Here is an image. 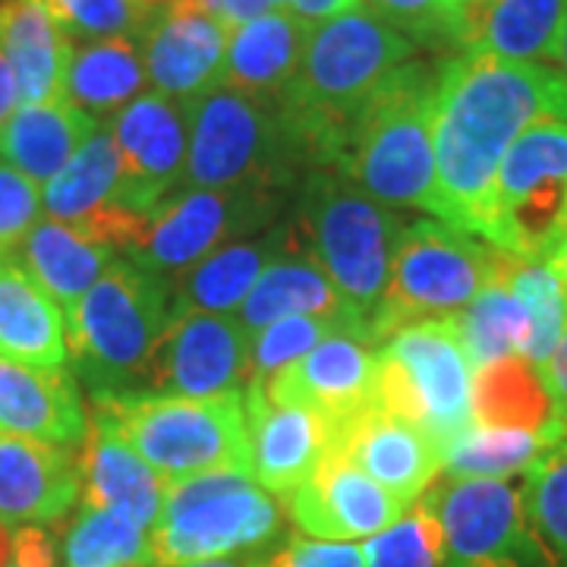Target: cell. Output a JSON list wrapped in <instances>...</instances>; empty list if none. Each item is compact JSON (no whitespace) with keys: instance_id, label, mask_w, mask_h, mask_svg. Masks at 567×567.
Listing matches in <instances>:
<instances>
[{"instance_id":"obj_1","label":"cell","mask_w":567,"mask_h":567,"mask_svg":"<svg viewBox=\"0 0 567 567\" xmlns=\"http://www.w3.org/2000/svg\"><path fill=\"white\" fill-rule=\"evenodd\" d=\"M543 117L567 121V82L555 66L492 54L442 63L432 104L439 218L486 240L498 167Z\"/></svg>"},{"instance_id":"obj_2","label":"cell","mask_w":567,"mask_h":567,"mask_svg":"<svg viewBox=\"0 0 567 567\" xmlns=\"http://www.w3.org/2000/svg\"><path fill=\"white\" fill-rule=\"evenodd\" d=\"M413 48L360 3L309 29L300 70L278 95L309 171L341 167L357 117L413 61Z\"/></svg>"},{"instance_id":"obj_3","label":"cell","mask_w":567,"mask_h":567,"mask_svg":"<svg viewBox=\"0 0 567 567\" xmlns=\"http://www.w3.org/2000/svg\"><path fill=\"white\" fill-rule=\"evenodd\" d=\"M66 353L92 398L148 388L152 357L171 322V284L133 262H111L66 316Z\"/></svg>"},{"instance_id":"obj_4","label":"cell","mask_w":567,"mask_h":567,"mask_svg":"<svg viewBox=\"0 0 567 567\" xmlns=\"http://www.w3.org/2000/svg\"><path fill=\"white\" fill-rule=\"evenodd\" d=\"M435 80L439 70L410 61L365 104L350 130L338 171L382 205L439 215L432 148Z\"/></svg>"},{"instance_id":"obj_5","label":"cell","mask_w":567,"mask_h":567,"mask_svg":"<svg viewBox=\"0 0 567 567\" xmlns=\"http://www.w3.org/2000/svg\"><path fill=\"white\" fill-rule=\"evenodd\" d=\"M401 230V221L385 205L347 181L341 171L316 167L306 174L290 240L303 244L306 259L319 265L369 322L382 303Z\"/></svg>"},{"instance_id":"obj_6","label":"cell","mask_w":567,"mask_h":567,"mask_svg":"<svg viewBox=\"0 0 567 567\" xmlns=\"http://www.w3.org/2000/svg\"><path fill=\"white\" fill-rule=\"evenodd\" d=\"M246 391L218 398L181 394H111L92 398L117 425L126 445L152 466L164 483L199 473H249V432H246Z\"/></svg>"},{"instance_id":"obj_7","label":"cell","mask_w":567,"mask_h":567,"mask_svg":"<svg viewBox=\"0 0 567 567\" xmlns=\"http://www.w3.org/2000/svg\"><path fill=\"white\" fill-rule=\"evenodd\" d=\"M303 167L278 99L218 85L189 102L186 186L278 193Z\"/></svg>"},{"instance_id":"obj_8","label":"cell","mask_w":567,"mask_h":567,"mask_svg":"<svg viewBox=\"0 0 567 567\" xmlns=\"http://www.w3.org/2000/svg\"><path fill=\"white\" fill-rule=\"evenodd\" d=\"M281 529V507L249 473L218 470L164 483L158 517L148 529V561L186 567L256 551Z\"/></svg>"},{"instance_id":"obj_9","label":"cell","mask_w":567,"mask_h":567,"mask_svg":"<svg viewBox=\"0 0 567 567\" xmlns=\"http://www.w3.org/2000/svg\"><path fill=\"white\" fill-rule=\"evenodd\" d=\"M473 375L451 316L404 324L379 344L375 404L420 425L445 454L476 425Z\"/></svg>"},{"instance_id":"obj_10","label":"cell","mask_w":567,"mask_h":567,"mask_svg":"<svg viewBox=\"0 0 567 567\" xmlns=\"http://www.w3.org/2000/svg\"><path fill=\"white\" fill-rule=\"evenodd\" d=\"M498 252L502 249L480 244L470 230L447 221L404 227L382 303L369 319L372 341L382 344L404 324L457 316L486 284L495 281Z\"/></svg>"},{"instance_id":"obj_11","label":"cell","mask_w":567,"mask_h":567,"mask_svg":"<svg viewBox=\"0 0 567 567\" xmlns=\"http://www.w3.org/2000/svg\"><path fill=\"white\" fill-rule=\"evenodd\" d=\"M567 230V121L543 117L507 148L495 177L486 244L548 262Z\"/></svg>"},{"instance_id":"obj_12","label":"cell","mask_w":567,"mask_h":567,"mask_svg":"<svg viewBox=\"0 0 567 567\" xmlns=\"http://www.w3.org/2000/svg\"><path fill=\"white\" fill-rule=\"evenodd\" d=\"M425 502L445 533V567H558L511 480L442 476Z\"/></svg>"},{"instance_id":"obj_13","label":"cell","mask_w":567,"mask_h":567,"mask_svg":"<svg viewBox=\"0 0 567 567\" xmlns=\"http://www.w3.org/2000/svg\"><path fill=\"white\" fill-rule=\"evenodd\" d=\"M278 208V193L268 189H196L171 193L155 212L130 262L142 271L174 281L215 249L237 244L259 230Z\"/></svg>"},{"instance_id":"obj_14","label":"cell","mask_w":567,"mask_h":567,"mask_svg":"<svg viewBox=\"0 0 567 567\" xmlns=\"http://www.w3.org/2000/svg\"><path fill=\"white\" fill-rule=\"evenodd\" d=\"M111 133L121 152L117 203L152 215L177 189L189 152V102L145 92L114 114Z\"/></svg>"},{"instance_id":"obj_15","label":"cell","mask_w":567,"mask_h":567,"mask_svg":"<svg viewBox=\"0 0 567 567\" xmlns=\"http://www.w3.org/2000/svg\"><path fill=\"white\" fill-rule=\"evenodd\" d=\"M249 385V334L234 316H171L152 357L148 388L155 394L218 398Z\"/></svg>"},{"instance_id":"obj_16","label":"cell","mask_w":567,"mask_h":567,"mask_svg":"<svg viewBox=\"0 0 567 567\" xmlns=\"http://www.w3.org/2000/svg\"><path fill=\"white\" fill-rule=\"evenodd\" d=\"M259 388L278 404H297L322 413L338 429L375 404L379 344L365 331H334Z\"/></svg>"},{"instance_id":"obj_17","label":"cell","mask_w":567,"mask_h":567,"mask_svg":"<svg viewBox=\"0 0 567 567\" xmlns=\"http://www.w3.org/2000/svg\"><path fill=\"white\" fill-rule=\"evenodd\" d=\"M230 29L199 0H174L142 32V61L155 92L196 102L224 80Z\"/></svg>"},{"instance_id":"obj_18","label":"cell","mask_w":567,"mask_h":567,"mask_svg":"<svg viewBox=\"0 0 567 567\" xmlns=\"http://www.w3.org/2000/svg\"><path fill=\"white\" fill-rule=\"evenodd\" d=\"M287 511L290 520L312 539L353 543L398 524L406 505L341 454L328 451L319 466L293 488Z\"/></svg>"},{"instance_id":"obj_19","label":"cell","mask_w":567,"mask_h":567,"mask_svg":"<svg viewBox=\"0 0 567 567\" xmlns=\"http://www.w3.org/2000/svg\"><path fill=\"white\" fill-rule=\"evenodd\" d=\"M331 451L363 470L372 483L391 492L406 507L442 473V451L416 423L372 404L334 429Z\"/></svg>"},{"instance_id":"obj_20","label":"cell","mask_w":567,"mask_h":567,"mask_svg":"<svg viewBox=\"0 0 567 567\" xmlns=\"http://www.w3.org/2000/svg\"><path fill=\"white\" fill-rule=\"evenodd\" d=\"M249 476L271 495L290 498L293 488L331 451L334 425L322 413L297 404H278L259 385H246Z\"/></svg>"},{"instance_id":"obj_21","label":"cell","mask_w":567,"mask_h":567,"mask_svg":"<svg viewBox=\"0 0 567 567\" xmlns=\"http://www.w3.org/2000/svg\"><path fill=\"white\" fill-rule=\"evenodd\" d=\"M80 454L25 435L0 432V524L44 527L80 502Z\"/></svg>"},{"instance_id":"obj_22","label":"cell","mask_w":567,"mask_h":567,"mask_svg":"<svg viewBox=\"0 0 567 567\" xmlns=\"http://www.w3.org/2000/svg\"><path fill=\"white\" fill-rule=\"evenodd\" d=\"M565 20L567 0H466L454 7L451 44L464 54L551 66Z\"/></svg>"},{"instance_id":"obj_23","label":"cell","mask_w":567,"mask_h":567,"mask_svg":"<svg viewBox=\"0 0 567 567\" xmlns=\"http://www.w3.org/2000/svg\"><path fill=\"white\" fill-rule=\"evenodd\" d=\"M82 505L111 507L152 529L164 498V480L126 445L102 410L92 413L80 447Z\"/></svg>"},{"instance_id":"obj_24","label":"cell","mask_w":567,"mask_h":567,"mask_svg":"<svg viewBox=\"0 0 567 567\" xmlns=\"http://www.w3.org/2000/svg\"><path fill=\"white\" fill-rule=\"evenodd\" d=\"M76 382L63 369H41L0 357V432L51 445H76L85 435Z\"/></svg>"},{"instance_id":"obj_25","label":"cell","mask_w":567,"mask_h":567,"mask_svg":"<svg viewBox=\"0 0 567 567\" xmlns=\"http://www.w3.org/2000/svg\"><path fill=\"white\" fill-rule=\"evenodd\" d=\"M0 51L22 104L61 102L73 39L41 0H0Z\"/></svg>"},{"instance_id":"obj_26","label":"cell","mask_w":567,"mask_h":567,"mask_svg":"<svg viewBox=\"0 0 567 567\" xmlns=\"http://www.w3.org/2000/svg\"><path fill=\"white\" fill-rule=\"evenodd\" d=\"M0 357L41 369H63L70 360L63 309L17 252H0Z\"/></svg>"},{"instance_id":"obj_27","label":"cell","mask_w":567,"mask_h":567,"mask_svg":"<svg viewBox=\"0 0 567 567\" xmlns=\"http://www.w3.org/2000/svg\"><path fill=\"white\" fill-rule=\"evenodd\" d=\"M309 29L312 25L287 7H275L262 17L230 29L221 85L262 99H278L300 70Z\"/></svg>"},{"instance_id":"obj_28","label":"cell","mask_w":567,"mask_h":567,"mask_svg":"<svg viewBox=\"0 0 567 567\" xmlns=\"http://www.w3.org/2000/svg\"><path fill=\"white\" fill-rule=\"evenodd\" d=\"M473 423L486 429H524L548 445L567 439V425L548 391L546 375L524 353H511L476 369L473 375Z\"/></svg>"},{"instance_id":"obj_29","label":"cell","mask_w":567,"mask_h":567,"mask_svg":"<svg viewBox=\"0 0 567 567\" xmlns=\"http://www.w3.org/2000/svg\"><path fill=\"white\" fill-rule=\"evenodd\" d=\"M290 246L284 230H271L256 240H237L203 262L186 268L171 281V316L183 312H208V316H234L249 290L256 287L265 265H271Z\"/></svg>"},{"instance_id":"obj_30","label":"cell","mask_w":567,"mask_h":567,"mask_svg":"<svg viewBox=\"0 0 567 567\" xmlns=\"http://www.w3.org/2000/svg\"><path fill=\"white\" fill-rule=\"evenodd\" d=\"M99 123L102 121L89 117L63 99L22 104L0 123V158L32 183H48L73 162L82 142L99 130Z\"/></svg>"},{"instance_id":"obj_31","label":"cell","mask_w":567,"mask_h":567,"mask_svg":"<svg viewBox=\"0 0 567 567\" xmlns=\"http://www.w3.org/2000/svg\"><path fill=\"white\" fill-rule=\"evenodd\" d=\"M287 316H328L365 322V316L347 303L344 293L306 256H278L275 262L265 265L244 306L234 312V319L244 324L249 338Z\"/></svg>"},{"instance_id":"obj_32","label":"cell","mask_w":567,"mask_h":567,"mask_svg":"<svg viewBox=\"0 0 567 567\" xmlns=\"http://www.w3.org/2000/svg\"><path fill=\"white\" fill-rule=\"evenodd\" d=\"M148 73L140 39H92L73 44L63 102L76 104L89 117L102 121L145 95Z\"/></svg>"},{"instance_id":"obj_33","label":"cell","mask_w":567,"mask_h":567,"mask_svg":"<svg viewBox=\"0 0 567 567\" xmlns=\"http://www.w3.org/2000/svg\"><path fill=\"white\" fill-rule=\"evenodd\" d=\"M22 268L48 290L63 316L80 303L111 265V249L85 240L61 221H39L17 249Z\"/></svg>"},{"instance_id":"obj_34","label":"cell","mask_w":567,"mask_h":567,"mask_svg":"<svg viewBox=\"0 0 567 567\" xmlns=\"http://www.w3.org/2000/svg\"><path fill=\"white\" fill-rule=\"evenodd\" d=\"M117 186H121V152L111 126L99 123V130L82 142L73 162L58 177L48 181L41 193V205L51 215V221H61L76 230L117 203Z\"/></svg>"},{"instance_id":"obj_35","label":"cell","mask_w":567,"mask_h":567,"mask_svg":"<svg viewBox=\"0 0 567 567\" xmlns=\"http://www.w3.org/2000/svg\"><path fill=\"white\" fill-rule=\"evenodd\" d=\"M451 319L473 369H483L511 353H527L529 334H533L527 306L507 290V284L498 275L473 297V303L464 306Z\"/></svg>"},{"instance_id":"obj_36","label":"cell","mask_w":567,"mask_h":567,"mask_svg":"<svg viewBox=\"0 0 567 567\" xmlns=\"http://www.w3.org/2000/svg\"><path fill=\"white\" fill-rule=\"evenodd\" d=\"M548 442L524 429H486L473 425L442 454L445 476L457 480H511L527 473L548 451Z\"/></svg>"},{"instance_id":"obj_37","label":"cell","mask_w":567,"mask_h":567,"mask_svg":"<svg viewBox=\"0 0 567 567\" xmlns=\"http://www.w3.org/2000/svg\"><path fill=\"white\" fill-rule=\"evenodd\" d=\"M498 278L507 284V290L520 303L527 306L533 334H529V347L524 357L543 369L551 357V350L561 341V331H565V287L548 262H527V259H517L507 252H498Z\"/></svg>"},{"instance_id":"obj_38","label":"cell","mask_w":567,"mask_h":567,"mask_svg":"<svg viewBox=\"0 0 567 567\" xmlns=\"http://www.w3.org/2000/svg\"><path fill=\"white\" fill-rule=\"evenodd\" d=\"M63 567H123L148 558V529L111 507L80 505L61 546Z\"/></svg>"},{"instance_id":"obj_39","label":"cell","mask_w":567,"mask_h":567,"mask_svg":"<svg viewBox=\"0 0 567 567\" xmlns=\"http://www.w3.org/2000/svg\"><path fill=\"white\" fill-rule=\"evenodd\" d=\"M365 331V322H350V319H328V316H287L271 322L262 331L249 338V385H265L275 372L284 365L306 357L316 344H322L328 334L334 331ZM372 338V334H369Z\"/></svg>"},{"instance_id":"obj_40","label":"cell","mask_w":567,"mask_h":567,"mask_svg":"<svg viewBox=\"0 0 567 567\" xmlns=\"http://www.w3.org/2000/svg\"><path fill=\"white\" fill-rule=\"evenodd\" d=\"M365 567H445V533L439 514L420 498L382 533L365 539Z\"/></svg>"},{"instance_id":"obj_41","label":"cell","mask_w":567,"mask_h":567,"mask_svg":"<svg viewBox=\"0 0 567 567\" xmlns=\"http://www.w3.org/2000/svg\"><path fill=\"white\" fill-rule=\"evenodd\" d=\"M520 488L533 527L546 539L558 567H567V439L529 466Z\"/></svg>"},{"instance_id":"obj_42","label":"cell","mask_w":567,"mask_h":567,"mask_svg":"<svg viewBox=\"0 0 567 567\" xmlns=\"http://www.w3.org/2000/svg\"><path fill=\"white\" fill-rule=\"evenodd\" d=\"M70 39H142L152 13L133 0H41Z\"/></svg>"},{"instance_id":"obj_43","label":"cell","mask_w":567,"mask_h":567,"mask_svg":"<svg viewBox=\"0 0 567 567\" xmlns=\"http://www.w3.org/2000/svg\"><path fill=\"white\" fill-rule=\"evenodd\" d=\"M413 44H451V0H357Z\"/></svg>"},{"instance_id":"obj_44","label":"cell","mask_w":567,"mask_h":567,"mask_svg":"<svg viewBox=\"0 0 567 567\" xmlns=\"http://www.w3.org/2000/svg\"><path fill=\"white\" fill-rule=\"evenodd\" d=\"M39 183L22 177L10 164H0V252H17L39 224Z\"/></svg>"},{"instance_id":"obj_45","label":"cell","mask_w":567,"mask_h":567,"mask_svg":"<svg viewBox=\"0 0 567 567\" xmlns=\"http://www.w3.org/2000/svg\"><path fill=\"white\" fill-rule=\"evenodd\" d=\"M246 567H365V558L363 548L353 543L293 536L281 548L252 558Z\"/></svg>"},{"instance_id":"obj_46","label":"cell","mask_w":567,"mask_h":567,"mask_svg":"<svg viewBox=\"0 0 567 567\" xmlns=\"http://www.w3.org/2000/svg\"><path fill=\"white\" fill-rule=\"evenodd\" d=\"M58 555H61V548L44 527H35V524L13 527L10 565L7 567H61Z\"/></svg>"},{"instance_id":"obj_47","label":"cell","mask_w":567,"mask_h":567,"mask_svg":"<svg viewBox=\"0 0 567 567\" xmlns=\"http://www.w3.org/2000/svg\"><path fill=\"white\" fill-rule=\"evenodd\" d=\"M199 3L212 17H218L227 29H237V25L256 20V17L268 13V10H275L268 0H199Z\"/></svg>"},{"instance_id":"obj_48","label":"cell","mask_w":567,"mask_h":567,"mask_svg":"<svg viewBox=\"0 0 567 567\" xmlns=\"http://www.w3.org/2000/svg\"><path fill=\"white\" fill-rule=\"evenodd\" d=\"M543 375H546L548 391H551L555 406H558V413H561V420L567 425V322L565 331H561V341L551 350L548 363L543 365Z\"/></svg>"},{"instance_id":"obj_49","label":"cell","mask_w":567,"mask_h":567,"mask_svg":"<svg viewBox=\"0 0 567 567\" xmlns=\"http://www.w3.org/2000/svg\"><path fill=\"white\" fill-rule=\"evenodd\" d=\"M353 3L357 0H287V10L297 13L309 25H316V22H324L331 20V17H338V13H344Z\"/></svg>"},{"instance_id":"obj_50","label":"cell","mask_w":567,"mask_h":567,"mask_svg":"<svg viewBox=\"0 0 567 567\" xmlns=\"http://www.w3.org/2000/svg\"><path fill=\"white\" fill-rule=\"evenodd\" d=\"M20 107V89H17V76L10 70V63L0 51V123L7 121L13 111Z\"/></svg>"},{"instance_id":"obj_51","label":"cell","mask_w":567,"mask_h":567,"mask_svg":"<svg viewBox=\"0 0 567 567\" xmlns=\"http://www.w3.org/2000/svg\"><path fill=\"white\" fill-rule=\"evenodd\" d=\"M548 265H551V271L558 275V281H561V287H565V297H567V230H565V237H561V244H558V249L551 252Z\"/></svg>"},{"instance_id":"obj_52","label":"cell","mask_w":567,"mask_h":567,"mask_svg":"<svg viewBox=\"0 0 567 567\" xmlns=\"http://www.w3.org/2000/svg\"><path fill=\"white\" fill-rule=\"evenodd\" d=\"M10 543H13V529L0 524V567L10 565Z\"/></svg>"},{"instance_id":"obj_53","label":"cell","mask_w":567,"mask_h":567,"mask_svg":"<svg viewBox=\"0 0 567 567\" xmlns=\"http://www.w3.org/2000/svg\"><path fill=\"white\" fill-rule=\"evenodd\" d=\"M555 70L561 73V80L567 82V20H565V32H561V41H558V61H555Z\"/></svg>"},{"instance_id":"obj_54","label":"cell","mask_w":567,"mask_h":567,"mask_svg":"<svg viewBox=\"0 0 567 567\" xmlns=\"http://www.w3.org/2000/svg\"><path fill=\"white\" fill-rule=\"evenodd\" d=\"M133 3H136V7H142L145 13H152V17H155V13H162L164 7H171L174 0H133Z\"/></svg>"},{"instance_id":"obj_55","label":"cell","mask_w":567,"mask_h":567,"mask_svg":"<svg viewBox=\"0 0 567 567\" xmlns=\"http://www.w3.org/2000/svg\"><path fill=\"white\" fill-rule=\"evenodd\" d=\"M186 567H246V565H237V561H224V558H218V561H199V565H186Z\"/></svg>"},{"instance_id":"obj_56","label":"cell","mask_w":567,"mask_h":567,"mask_svg":"<svg viewBox=\"0 0 567 567\" xmlns=\"http://www.w3.org/2000/svg\"><path fill=\"white\" fill-rule=\"evenodd\" d=\"M123 567H158V565H152L148 558H142V561H130V565H123Z\"/></svg>"},{"instance_id":"obj_57","label":"cell","mask_w":567,"mask_h":567,"mask_svg":"<svg viewBox=\"0 0 567 567\" xmlns=\"http://www.w3.org/2000/svg\"><path fill=\"white\" fill-rule=\"evenodd\" d=\"M271 7H287V0H268Z\"/></svg>"},{"instance_id":"obj_58","label":"cell","mask_w":567,"mask_h":567,"mask_svg":"<svg viewBox=\"0 0 567 567\" xmlns=\"http://www.w3.org/2000/svg\"><path fill=\"white\" fill-rule=\"evenodd\" d=\"M457 3H466V0H451V7H457Z\"/></svg>"}]
</instances>
